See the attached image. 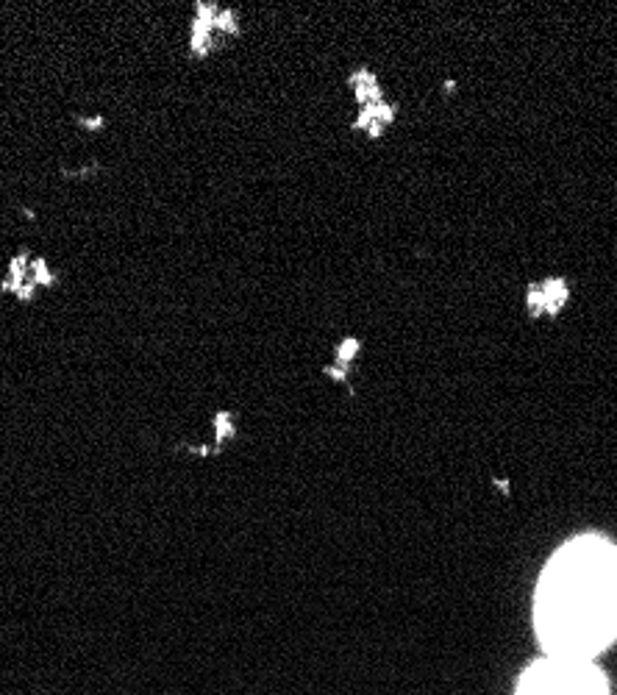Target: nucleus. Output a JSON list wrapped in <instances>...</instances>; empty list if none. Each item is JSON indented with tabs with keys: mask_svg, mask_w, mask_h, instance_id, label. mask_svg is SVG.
I'll use <instances>...</instances> for the list:
<instances>
[{
	"mask_svg": "<svg viewBox=\"0 0 617 695\" xmlns=\"http://www.w3.org/2000/svg\"><path fill=\"white\" fill-rule=\"evenodd\" d=\"M517 695H609V684L592 659L545 656L523 673Z\"/></svg>",
	"mask_w": 617,
	"mask_h": 695,
	"instance_id": "obj_2",
	"label": "nucleus"
},
{
	"mask_svg": "<svg viewBox=\"0 0 617 695\" xmlns=\"http://www.w3.org/2000/svg\"><path fill=\"white\" fill-rule=\"evenodd\" d=\"M73 123L81 128V131H87V134H100V131H106V125H109V120H106V114H81V111H75L73 114Z\"/></svg>",
	"mask_w": 617,
	"mask_h": 695,
	"instance_id": "obj_6",
	"label": "nucleus"
},
{
	"mask_svg": "<svg viewBox=\"0 0 617 695\" xmlns=\"http://www.w3.org/2000/svg\"><path fill=\"white\" fill-rule=\"evenodd\" d=\"M37 295H39V287L28 278L26 284H20V289L15 292V300H20V303H34L37 300Z\"/></svg>",
	"mask_w": 617,
	"mask_h": 695,
	"instance_id": "obj_10",
	"label": "nucleus"
},
{
	"mask_svg": "<svg viewBox=\"0 0 617 695\" xmlns=\"http://www.w3.org/2000/svg\"><path fill=\"white\" fill-rule=\"evenodd\" d=\"M100 172V161H84L81 167H62V176L67 181H84V179H95Z\"/></svg>",
	"mask_w": 617,
	"mask_h": 695,
	"instance_id": "obj_7",
	"label": "nucleus"
},
{
	"mask_svg": "<svg viewBox=\"0 0 617 695\" xmlns=\"http://www.w3.org/2000/svg\"><path fill=\"white\" fill-rule=\"evenodd\" d=\"M215 3H195V15L189 23V56L192 59H206L217 48V31H215Z\"/></svg>",
	"mask_w": 617,
	"mask_h": 695,
	"instance_id": "obj_3",
	"label": "nucleus"
},
{
	"mask_svg": "<svg viewBox=\"0 0 617 695\" xmlns=\"http://www.w3.org/2000/svg\"><path fill=\"white\" fill-rule=\"evenodd\" d=\"M361 351V342L356 339V336H345L339 345H337V365H342V368H350V362L356 359V354Z\"/></svg>",
	"mask_w": 617,
	"mask_h": 695,
	"instance_id": "obj_8",
	"label": "nucleus"
},
{
	"mask_svg": "<svg viewBox=\"0 0 617 695\" xmlns=\"http://www.w3.org/2000/svg\"><path fill=\"white\" fill-rule=\"evenodd\" d=\"M31 259H34V251L31 248H20L9 256V264H6V273L3 278H0V292L3 295H15L20 289V284L28 281V270H31Z\"/></svg>",
	"mask_w": 617,
	"mask_h": 695,
	"instance_id": "obj_4",
	"label": "nucleus"
},
{
	"mask_svg": "<svg viewBox=\"0 0 617 695\" xmlns=\"http://www.w3.org/2000/svg\"><path fill=\"white\" fill-rule=\"evenodd\" d=\"M534 609L548 656L592 659L617 637V548L600 537L567 543L548 562Z\"/></svg>",
	"mask_w": 617,
	"mask_h": 695,
	"instance_id": "obj_1",
	"label": "nucleus"
},
{
	"mask_svg": "<svg viewBox=\"0 0 617 695\" xmlns=\"http://www.w3.org/2000/svg\"><path fill=\"white\" fill-rule=\"evenodd\" d=\"M17 212H20L26 220H37V212H34L31 206H17Z\"/></svg>",
	"mask_w": 617,
	"mask_h": 695,
	"instance_id": "obj_11",
	"label": "nucleus"
},
{
	"mask_svg": "<svg viewBox=\"0 0 617 695\" xmlns=\"http://www.w3.org/2000/svg\"><path fill=\"white\" fill-rule=\"evenodd\" d=\"M215 431H217V440H229L234 434V426H231V415L229 412H217L215 415Z\"/></svg>",
	"mask_w": 617,
	"mask_h": 695,
	"instance_id": "obj_9",
	"label": "nucleus"
},
{
	"mask_svg": "<svg viewBox=\"0 0 617 695\" xmlns=\"http://www.w3.org/2000/svg\"><path fill=\"white\" fill-rule=\"evenodd\" d=\"M28 278L39 287V289H56L62 284V276L51 267V262L42 256V253H34L31 259V270H28Z\"/></svg>",
	"mask_w": 617,
	"mask_h": 695,
	"instance_id": "obj_5",
	"label": "nucleus"
}]
</instances>
